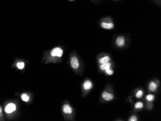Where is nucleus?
Masks as SVG:
<instances>
[{
    "label": "nucleus",
    "mask_w": 161,
    "mask_h": 121,
    "mask_svg": "<svg viewBox=\"0 0 161 121\" xmlns=\"http://www.w3.org/2000/svg\"><path fill=\"white\" fill-rule=\"evenodd\" d=\"M63 51L59 47H55L53 48L50 52L51 55L52 57H61L62 56Z\"/></svg>",
    "instance_id": "f257e3e1"
},
{
    "label": "nucleus",
    "mask_w": 161,
    "mask_h": 121,
    "mask_svg": "<svg viewBox=\"0 0 161 121\" xmlns=\"http://www.w3.org/2000/svg\"><path fill=\"white\" fill-rule=\"evenodd\" d=\"M71 64L72 68L74 69H77L79 67V62L78 58L73 56L71 59Z\"/></svg>",
    "instance_id": "f03ea898"
},
{
    "label": "nucleus",
    "mask_w": 161,
    "mask_h": 121,
    "mask_svg": "<svg viewBox=\"0 0 161 121\" xmlns=\"http://www.w3.org/2000/svg\"><path fill=\"white\" fill-rule=\"evenodd\" d=\"M125 39L123 36H119L117 38L116 44L118 47H122L125 45Z\"/></svg>",
    "instance_id": "7ed1b4c3"
},
{
    "label": "nucleus",
    "mask_w": 161,
    "mask_h": 121,
    "mask_svg": "<svg viewBox=\"0 0 161 121\" xmlns=\"http://www.w3.org/2000/svg\"><path fill=\"white\" fill-rule=\"evenodd\" d=\"M16 109V105L13 103H10L7 105L5 108V111L6 113H10L14 112Z\"/></svg>",
    "instance_id": "20e7f679"
},
{
    "label": "nucleus",
    "mask_w": 161,
    "mask_h": 121,
    "mask_svg": "<svg viewBox=\"0 0 161 121\" xmlns=\"http://www.w3.org/2000/svg\"><path fill=\"white\" fill-rule=\"evenodd\" d=\"M62 111L65 114H70L72 113V107L69 104H64L62 107Z\"/></svg>",
    "instance_id": "39448f33"
},
{
    "label": "nucleus",
    "mask_w": 161,
    "mask_h": 121,
    "mask_svg": "<svg viewBox=\"0 0 161 121\" xmlns=\"http://www.w3.org/2000/svg\"><path fill=\"white\" fill-rule=\"evenodd\" d=\"M102 98L106 101H110L113 99V95L112 94L107 93V92H103L102 94Z\"/></svg>",
    "instance_id": "423d86ee"
},
{
    "label": "nucleus",
    "mask_w": 161,
    "mask_h": 121,
    "mask_svg": "<svg viewBox=\"0 0 161 121\" xmlns=\"http://www.w3.org/2000/svg\"><path fill=\"white\" fill-rule=\"evenodd\" d=\"M102 28L107 30H111L114 27V24L112 23H107L102 22L101 24Z\"/></svg>",
    "instance_id": "0eeeda50"
},
{
    "label": "nucleus",
    "mask_w": 161,
    "mask_h": 121,
    "mask_svg": "<svg viewBox=\"0 0 161 121\" xmlns=\"http://www.w3.org/2000/svg\"><path fill=\"white\" fill-rule=\"evenodd\" d=\"M149 90L152 92H155L157 89V85L154 82H151L149 85Z\"/></svg>",
    "instance_id": "6e6552de"
},
{
    "label": "nucleus",
    "mask_w": 161,
    "mask_h": 121,
    "mask_svg": "<svg viewBox=\"0 0 161 121\" xmlns=\"http://www.w3.org/2000/svg\"><path fill=\"white\" fill-rule=\"evenodd\" d=\"M83 88L85 90H89L91 89L92 87H93V84L92 83L91 81H90L89 80H87L85 82H84V83H83Z\"/></svg>",
    "instance_id": "1a4fd4ad"
},
{
    "label": "nucleus",
    "mask_w": 161,
    "mask_h": 121,
    "mask_svg": "<svg viewBox=\"0 0 161 121\" xmlns=\"http://www.w3.org/2000/svg\"><path fill=\"white\" fill-rule=\"evenodd\" d=\"M111 63L110 62H107L106 63H104V64H101L99 68L100 69L102 70H105V69H109L110 68V66H111Z\"/></svg>",
    "instance_id": "9d476101"
},
{
    "label": "nucleus",
    "mask_w": 161,
    "mask_h": 121,
    "mask_svg": "<svg viewBox=\"0 0 161 121\" xmlns=\"http://www.w3.org/2000/svg\"><path fill=\"white\" fill-rule=\"evenodd\" d=\"M110 59L108 56H105V57L100 59L99 60V62L100 64H104V63H106L107 62H108L110 61Z\"/></svg>",
    "instance_id": "9b49d317"
},
{
    "label": "nucleus",
    "mask_w": 161,
    "mask_h": 121,
    "mask_svg": "<svg viewBox=\"0 0 161 121\" xmlns=\"http://www.w3.org/2000/svg\"><path fill=\"white\" fill-rule=\"evenodd\" d=\"M144 104L142 102H137L134 105V107L136 109H140L143 108Z\"/></svg>",
    "instance_id": "f8f14e48"
},
{
    "label": "nucleus",
    "mask_w": 161,
    "mask_h": 121,
    "mask_svg": "<svg viewBox=\"0 0 161 121\" xmlns=\"http://www.w3.org/2000/svg\"><path fill=\"white\" fill-rule=\"evenodd\" d=\"M143 95V92L142 90H139L137 91V92L136 93V95H135V96L136 98H140L142 97Z\"/></svg>",
    "instance_id": "ddd939ff"
},
{
    "label": "nucleus",
    "mask_w": 161,
    "mask_h": 121,
    "mask_svg": "<svg viewBox=\"0 0 161 121\" xmlns=\"http://www.w3.org/2000/svg\"><path fill=\"white\" fill-rule=\"evenodd\" d=\"M146 99L149 101H152L154 99V95L152 94H149L146 96Z\"/></svg>",
    "instance_id": "4468645a"
},
{
    "label": "nucleus",
    "mask_w": 161,
    "mask_h": 121,
    "mask_svg": "<svg viewBox=\"0 0 161 121\" xmlns=\"http://www.w3.org/2000/svg\"><path fill=\"white\" fill-rule=\"evenodd\" d=\"M21 98H22V99L25 102L28 101L29 99L28 95H27L26 94H23L21 96Z\"/></svg>",
    "instance_id": "2eb2a0df"
},
{
    "label": "nucleus",
    "mask_w": 161,
    "mask_h": 121,
    "mask_svg": "<svg viewBox=\"0 0 161 121\" xmlns=\"http://www.w3.org/2000/svg\"><path fill=\"white\" fill-rule=\"evenodd\" d=\"M17 67L19 69H22L24 67V63L23 62H18L17 64Z\"/></svg>",
    "instance_id": "dca6fc26"
},
{
    "label": "nucleus",
    "mask_w": 161,
    "mask_h": 121,
    "mask_svg": "<svg viewBox=\"0 0 161 121\" xmlns=\"http://www.w3.org/2000/svg\"><path fill=\"white\" fill-rule=\"evenodd\" d=\"M105 71H106V72L109 75H112L114 73V71L110 69V68L105 69Z\"/></svg>",
    "instance_id": "f3484780"
},
{
    "label": "nucleus",
    "mask_w": 161,
    "mask_h": 121,
    "mask_svg": "<svg viewBox=\"0 0 161 121\" xmlns=\"http://www.w3.org/2000/svg\"><path fill=\"white\" fill-rule=\"evenodd\" d=\"M129 121H137V118L136 116H131L128 120Z\"/></svg>",
    "instance_id": "a211bd4d"
},
{
    "label": "nucleus",
    "mask_w": 161,
    "mask_h": 121,
    "mask_svg": "<svg viewBox=\"0 0 161 121\" xmlns=\"http://www.w3.org/2000/svg\"><path fill=\"white\" fill-rule=\"evenodd\" d=\"M1 112H2V109H1V108L0 107V114H1Z\"/></svg>",
    "instance_id": "6ab92c4d"
},
{
    "label": "nucleus",
    "mask_w": 161,
    "mask_h": 121,
    "mask_svg": "<svg viewBox=\"0 0 161 121\" xmlns=\"http://www.w3.org/2000/svg\"></svg>",
    "instance_id": "aec40b11"
}]
</instances>
